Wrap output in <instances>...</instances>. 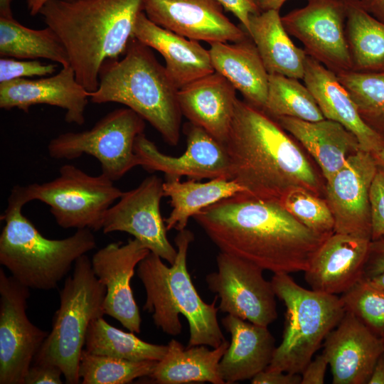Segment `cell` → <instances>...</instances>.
Listing matches in <instances>:
<instances>
[{"label":"cell","instance_id":"6da1fadb","mask_svg":"<svg viewBox=\"0 0 384 384\" xmlns=\"http://www.w3.org/2000/svg\"><path fill=\"white\" fill-rule=\"evenodd\" d=\"M220 252L274 274L305 272L331 235L316 233L280 202L239 193L193 217Z\"/></svg>","mask_w":384,"mask_h":384},{"label":"cell","instance_id":"7a4b0ae2","mask_svg":"<svg viewBox=\"0 0 384 384\" xmlns=\"http://www.w3.org/2000/svg\"><path fill=\"white\" fill-rule=\"evenodd\" d=\"M231 179L253 197L280 202L294 188L321 197L322 181L299 146L277 120L237 99L225 144Z\"/></svg>","mask_w":384,"mask_h":384},{"label":"cell","instance_id":"3957f363","mask_svg":"<svg viewBox=\"0 0 384 384\" xmlns=\"http://www.w3.org/2000/svg\"><path fill=\"white\" fill-rule=\"evenodd\" d=\"M142 0H48L40 14L58 36L76 80L96 90L103 64L124 55Z\"/></svg>","mask_w":384,"mask_h":384},{"label":"cell","instance_id":"277c9868","mask_svg":"<svg viewBox=\"0 0 384 384\" xmlns=\"http://www.w3.org/2000/svg\"><path fill=\"white\" fill-rule=\"evenodd\" d=\"M123 55L103 64L97 89L88 92L90 101L125 105L148 122L167 144L176 146L183 116L178 88L151 48L135 38Z\"/></svg>","mask_w":384,"mask_h":384},{"label":"cell","instance_id":"5b68a950","mask_svg":"<svg viewBox=\"0 0 384 384\" xmlns=\"http://www.w3.org/2000/svg\"><path fill=\"white\" fill-rule=\"evenodd\" d=\"M193 239L189 230L178 231L174 240L177 255L171 267L151 252L139 263L137 273L146 292L143 309L151 314L158 328L171 336L181 333L179 314H183L189 326L187 347L217 348L226 340L217 318L218 297L210 304L202 300L187 269V253Z\"/></svg>","mask_w":384,"mask_h":384},{"label":"cell","instance_id":"8992f818","mask_svg":"<svg viewBox=\"0 0 384 384\" xmlns=\"http://www.w3.org/2000/svg\"><path fill=\"white\" fill-rule=\"evenodd\" d=\"M26 203L14 186L1 216L0 263L29 289H53L80 257L96 247L95 237L84 228L63 239L47 238L23 215Z\"/></svg>","mask_w":384,"mask_h":384},{"label":"cell","instance_id":"52a82bcc","mask_svg":"<svg viewBox=\"0 0 384 384\" xmlns=\"http://www.w3.org/2000/svg\"><path fill=\"white\" fill-rule=\"evenodd\" d=\"M270 282L286 314L282 341L265 370L301 374L346 309L336 294L306 289L289 274H274Z\"/></svg>","mask_w":384,"mask_h":384},{"label":"cell","instance_id":"ba28073f","mask_svg":"<svg viewBox=\"0 0 384 384\" xmlns=\"http://www.w3.org/2000/svg\"><path fill=\"white\" fill-rule=\"evenodd\" d=\"M106 288L95 276L91 260L80 257L59 292L52 329L33 362L58 366L68 384L79 383L80 358L90 323L105 314Z\"/></svg>","mask_w":384,"mask_h":384},{"label":"cell","instance_id":"9c48e42d","mask_svg":"<svg viewBox=\"0 0 384 384\" xmlns=\"http://www.w3.org/2000/svg\"><path fill=\"white\" fill-rule=\"evenodd\" d=\"M18 188L27 203L48 205L60 227L95 231L102 228L106 212L123 193L103 174L91 176L72 164L62 166L51 181Z\"/></svg>","mask_w":384,"mask_h":384},{"label":"cell","instance_id":"30bf717a","mask_svg":"<svg viewBox=\"0 0 384 384\" xmlns=\"http://www.w3.org/2000/svg\"><path fill=\"white\" fill-rule=\"evenodd\" d=\"M144 121L127 107L115 109L90 129L65 132L52 139L48 144V154L58 160L91 155L100 162L102 174L117 181L139 166L134 143L144 133Z\"/></svg>","mask_w":384,"mask_h":384},{"label":"cell","instance_id":"8fae6325","mask_svg":"<svg viewBox=\"0 0 384 384\" xmlns=\"http://www.w3.org/2000/svg\"><path fill=\"white\" fill-rule=\"evenodd\" d=\"M216 262L217 270L208 274L206 281L220 299L219 310L265 326L276 320V295L262 269L223 252L217 255Z\"/></svg>","mask_w":384,"mask_h":384},{"label":"cell","instance_id":"7c38bea8","mask_svg":"<svg viewBox=\"0 0 384 384\" xmlns=\"http://www.w3.org/2000/svg\"><path fill=\"white\" fill-rule=\"evenodd\" d=\"M29 288L0 269V384H24V378L48 333L27 314Z\"/></svg>","mask_w":384,"mask_h":384},{"label":"cell","instance_id":"4fadbf2b","mask_svg":"<svg viewBox=\"0 0 384 384\" xmlns=\"http://www.w3.org/2000/svg\"><path fill=\"white\" fill-rule=\"evenodd\" d=\"M303 8L282 17L289 33L306 54L335 74L352 70L345 24L346 0H307Z\"/></svg>","mask_w":384,"mask_h":384},{"label":"cell","instance_id":"5bb4252c","mask_svg":"<svg viewBox=\"0 0 384 384\" xmlns=\"http://www.w3.org/2000/svg\"><path fill=\"white\" fill-rule=\"evenodd\" d=\"M164 181L156 176L144 178L136 188L123 192L106 212L102 231H119L134 236L151 252L172 265L177 255L169 242L160 211Z\"/></svg>","mask_w":384,"mask_h":384},{"label":"cell","instance_id":"9a60e30c","mask_svg":"<svg viewBox=\"0 0 384 384\" xmlns=\"http://www.w3.org/2000/svg\"><path fill=\"white\" fill-rule=\"evenodd\" d=\"M184 133L186 149L178 156L161 152L144 133L139 134L134 143L139 166L149 172H162L166 178L231 179L230 159L224 144L191 122L185 126Z\"/></svg>","mask_w":384,"mask_h":384},{"label":"cell","instance_id":"2e32d148","mask_svg":"<svg viewBox=\"0 0 384 384\" xmlns=\"http://www.w3.org/2000/svg\"><path fill=\"white\" fill-rule=\"evenodd\" d=\"M378 163L359 150L326 181L324 196L334 219V233L371 240L370 190Z\"/></svg>","mask_w":384,"mask_h":384},{"label":"cell","instance_id":"e0dca14e","mask_svg":"<svg viewBox=\"0 0 384 384\" xmlns=\"http://www.w3.org/2000/svg\"><path fill=\"white\" fill-rule=\"evenodd\" d=\"M217 0H142V11L156 25L209 44L238 42L249 35L224 14Z\"/></svg>","mask_w":384,"mask_h":384},{"label":"cell","instance_id":"ac0fdd59","mask_svg":"<svg viewBox=\"0 0 384 384\" xmlns=\"http://www.w3.org/2000/svg\"><path fill=\"white\" fill-rule=\"evenodd\" d=\"M150 252L137 239L125 244L111 242L93 255L92 268L105 285V314L119 321L132 332H141L139 310L130 287L136 267Z\"/></svg>","mask_w":384,"mask_h":384},{"label":"cell","instance_id":"d6986e66","mask_svg":"<svg viewBox=\"0 0 384 384\" xmlns=\"http://www.w3.org/2000/svg\"><path fill=\"white\" fill-rule=\"evenodd\" d=\"M324 347L322 353L331 366L334 384L368 383L384 352L382 338L348 311L327 335Z\"/></svg>","mask_w":384,"mask_h":384},{"label":"cell","instance_id":"ffe728a7","mask_svg":"<svg viewBox=\"0 0 384 384\" xmlns=\"http://www.w3.org/2000/svg\"><path fill=\"white\" fill-rule=\"evenodd\" d=\"M88 92L76 80L70 65L37 80L16 79L0 82V107L28 112L31 107L45 104L65 110V120L79 126L85 122Z\"/></svg>","mask_w":384,"mask_h":384},{"label":"cell","instance_id":"44dd1931","mask_svg":"<svg viewBox=\"0 0 384 384\" xmlns=\"http://www.w3.org/2000/svg\"><path fill=\"white\" fill-rule=\"evenodd\" d=\"M370 240L334 233L319 247L304 272L311 289L343 294L363 277Z\"/></svg>","mask_w":384,"mask_h":384},{"label":"cell","instance_id":"7402d4cb","mask_svg":"<svg viewBox=\"0 0 384 384\" xmlns=\"http://www.w3.org/2000/svg\"><path fill=\"white\" fill-rule=\"evenodd\" d=\"M181 113L223 144L230 133L237 100L236 89L218 72L178 89Z\"/></svg>","mask_w":384,"mask_h":384},{"label":"cell","instance_id":"603a6c76","mask_svg":"<svg viewBox=\"0 0 384 384\" xmlns=\"http://www.w3.org/2000/svg\"><path fill=\"white\" fill-rule=\"evenodd\" d=\"M303 80L325 119L337 122L351 132L362 150L375 154L384 149V139L363 121L334 72L307 55Z\"/></svg>","mask_w":384,"mask_h":384},{"label":"cell","instance_id":"cb8c5ba5","mask_svg":"<svg viewBox=\"0 0 384 384\" xmlns=\"http://www.w3.org/2000/svg\"><path fill=\"white\" fill-rule=\"evenodd\" d=\"M133 36L162 55L166 72L178 89L215 71L208 50L198 41L156 25L143 11L137 18Z\"/></svg>","mask_w":384,"mask_h":384},{"label":"cell","instance_id":"d4e9b609","mask_svg":"<svg viewBox=\"0 0 384 384\" xmlns=\"http://www.w3.org/2000/svg\"><path fill=\"white\" fill-rule=\"evenodd\" d=\"M222 324L231 342L220 363L219 372L225 383L252 379L270 364L275 341L267 326L228 314Z\"/></svg>","mask_w":384,"mask_h":384},{"label":"cell","instance_id":"484cf974","mask_svg":"<svg viewBox=\"0 0 384 384\" xmlns=\"http://www.w3.org/2000/svg\"><path fill=\"white\" fill-rule=\"evenodd\" d=\"M275 119L313 156L326 181L361 149L356 137L337 122L327 119L309 122L289 117Z\"/></svg>","mask_w":384,"mask_h":384},{"label":"cell","instance_id":"4316f807","mask_svg":"<svg viewBox=\"0 0 384 384\" xmlns=\"http://www.w3.org/2000/svg\"><path fill=\"white\" fill-rule=\"evenodd\" d=\"M214 70L240 92L245 101L263 110L269 74L252 38L238 42H215L208 49Z\"/></svg>","mask_w":384,"mask_h":384},{"label":"cell","instance_id":"83f0119b","mask_svg":"<svg viewBox=\"0 0 384 384\" xmlns=\"http://www.w3.org/2000/svg\"><path fill=\"white\" fill-rule=\"evenodd\" d=\"M247 33L256 46L268 74L303 80L307 54L289 38L279 11L269 10L251 16Z\"/></svg>","mask_w":384,"mask_h":384},{"label":"cell","instance_id":"f1b7e54d","mask_svg":"<svg viewBox=\"0 0 384 384\" xmlns=\"http://www.w3.org/2000/svg\"><path fill=\"white\" fill-rule=\"evenodd\" d=\"M229 345L225 340L213 350L205 345L185 348L178 341L171 339L165 355L157 361L149 377L160 384H225L220 375L219 363Z\"/></svg>","mask_w":384,"mask_h":384},{"label":"cell","instance_id":"f546056e","mask_svg":"<svg viewBox=\"0 0 384 384\" xmlns=\"http://www.w3.org/2000/svg\"><path fill=\"white\" fill-rule=\"evenodd\" d=\"M178 178H166L163 183L164 196L170 198L172 210L165 223L167 230L186 228L188 220L204 208L246 191L233 179L217 178L206 182L189 180L182 182Z\"/></svg>","mask_w":384,"mask_h":384},{"label":"cell","instance_id":"4dcf8cb0","mask_svg":"<svg viewBox=\"0 0 384 384\" xmlns=\"http://www.w3.org/2000/svg\"><path fill=\"white\" fill-rule=\"evenodd\" d=\"M346 5L352 71L384 73V23L368 14L359 0H346Z\"/></svg>","mask_w":384,"mask_h":384},{"label":"cell","instance_id":"1f68e13d","mask_svg":"<svg viewBox=\"0 0 384 384\" xmlns=\"http://www.w3.org/2000/svg\"><path fill=\"white\" fill-rule=\"evenodd\" d=\"M0 55L25 60L44 58L62 67L70 65L65 47L50 27L30 28L14 16H0Z\"/></svg>","mask_w":384,"mask_h":384},{"label":"cell","instance_id":"d6a6232c","mask_svg":"<svg viewBox=\"0 0 384 384\" xmlns=\"http://www.w3.org/2000/svg\"><path fill=\"white\" fill-rule=\"evenodd\" d=\"M85 349L93 354L132 361H159L165 355L167 345L144 341L134 332L123 331L100 317L89 326Z\"/></svg>","mask_w":384,"mask_h":384},{"label":"cell","instance_id":"836d02e7","mask_svg":"<svg viewBox=\"0 0 384 384\" xmlns=\"http://www.w3.org/2000/svg\"><path fill=\"white\" fill-rule=\"evenodd\" d=\"M274 119L289 117L309 122L324 119L308 87L298 79L269 74L268 92L262 110Z\"/></svg>","mask_w":384,"mask_h":384},{"label":"cell","instance_id":"e575fe53","mask_svg":"<svg viewBox=\"0 0 384 384\" xmlns=\"http://www.w3.org/2000/svg\"><path fill=\"white\" fill-rule=\"evenodd\" d=\"M336 75L363 121L384 139V73L350 70Z\"/></svg>","mask_w":384,"mask_h":384},{"label":"cell","instance_id":"d590c367","mask_svg":"<svg viewBox=\"0 0 384 384\" xmlns=\"http://www.w3.org/2000/svg\"><path fill=\"white\" fill-rule=\"evenodd\" d=\"M157 361H132L97 355L82 350L78 375L82 384H125L149 376Z\"/></svg>","mask_w":384,"mask_h":384},{"label":"cell","instance_id":"8d00e7d4","mask_svg":"<svg viewBox=\"0 0 384 384\" xmlns=\"http://www.w3.org/2000/svg\"><path fill=\"white\" fill-rule=\"evenodd\" d=\"M340 298L346 311L356 315L376 335H384V291L362 278Z\"/></svg>","mask_w":384,"mask_h":384},{"label":"cell","instance_id":"74e56055","mask_svg":"<svg viewBox=\"0 0 384 384\" xmlns=\"http://www.w3.org/2000/svg\"><path fill=\"white\" fill-rule=\"evenodd\" d=\"M282 205L299 222L323 234L334 233V219L326 201L303 188H294L281 200Z\"/></svg>","mask_w":384,"mask_h":384},{"label":"cell","instance_id":"f35d334b","mask_svg":"<svg viewBox=\"0 0 384 384\" xmlns=\"http://www.w3.org/2000/svg\"><path fill=\"white\" fill-rule=\"evenodd\" d=\"M57 65L38 60L0 58V82L31 77H45L55 73Z\"/></svg>","mask_w":384,"mask_h":384},{"label":"cell","instance_id":"ab89813d","mask_svg":"<svg viewBox=\"0 0 384 384\" xmlns=\"http://www.w3.org/2000/svg\"><path fill=\"white\" fill-rule=\"evenodd\" d=\"M371 240L384 235V166L378 164L370 190Z\"/></svg>","mask_w":384,"mask_h":384},{"label":"cell","instance_id":"60d3db41","mask_svg":"<svg viewBox=\"0 0 384 384\" xmlns=\"http://www.w3.org/2000/svg\"><path fill=\"white\" fill-rule=\"evenodd\" d=\"M61 369L48 363L33 362L25 378L24 384H61Z\"/></svg>","mask_w":384,"mask_h":384},{"label":"cell","instance_id":"b9f144b4","mask_svg":"<svg viewBox=\"0 0 384 384\" xmlns=\"http://www.w3.org/2000/svg\"><path fill=\"white\" fill-rule=\"evenodd\" d=\"M384 273V235L370 242L363 278Z\"/></svg>","mask_w":384,"mask_h":384},{"label":"cell","instance_id":"7bdbcfd3","mask_svg":"<svg viewBox=\"0 0 384 384\" xmlns=\"http://www.w3.org/2000/svg\"><path fill=\"white\" fill-rule=\"evenodd\" d=\"M227 11L240 21L246 32L249 29L250 18L261 13L256 0H217Z\"/></svg>","mask_w":384,"mask_h":384},{"label":"cell","instance_id":"ee69618b","mask_svg":"<svg viewBox=\"0 0 384 384\" xmlns=\"http://www.w3.org/2000/svg\"><path fill=\"white\" fill-rule=\"evenodd\" d=\"M329 362L324 353L317 356L305 367L302 374L301 384H323Z\"/></svg>","mask_w":384,"mask_h":384},{"label":"cell","instance_id":"f6af8a7d","mask_svg":"<svg viewBox=\"0 0 384 384\" xmlns=\"http://www.w3.org/2000/svg\"><path fill=\"white\" fill-rule=\"evenodd\" d=\"M302 375L279 370H264L251 379L252 384H301Z\"/></svg>","mask_w":384,"mask_h":384},{"label":"cell","instance_id":"bcb514c9","mask_svg":"<svg viewBox=\"0 0 384 384\" xmlns=\"http://www.w3.org/2000/svg\"><path fill=\"white\" fill-rule=\"evenodd\" d=\"M363 8L384 23V0H359Z\"/></svg>","mask_w":384,"mask_h":384},{"label":"cell","instance_id":"7dc6e473","mask_svg":"<svg viewBox=\"0 0 384 384\" xmlns=\"http://www.w3.org/2000/svg\"><path fill=\"white\" fill-rule=\"evenodd\" d=\"M368 383L384 384V352L378 357Z\"/></svg>","mask_w":384,"mask_h":384},{"label":"cell","instance_id":"c3c4849f","mask_svg":"<svg viewBox=\"0 0 384 384\" xmlns=\"http://www.w3.org/2000/svg\"><path fill=\"white\" fill-rule=\"evenodd\" d=\"M261 12L269 10L279 11L287 0H256Z\"/></svg>","mask_w":384,"mask_h":384},{"label":"cell","instance_id":"681fc988","mask_svg":"<svg viewBox=\"0 0 384 384\" xmlns=\"http://www.w3.org/2000/svg\"><path fill=\"white\" fill-rule=\"evenodd\" d=\"M11 2L12 0H0V16L13 17Z\"/></svg>","mask_w":384,"mask_h":384},{"label":"cell","instance_id":"f907efd6","mask_svg":"<svg viewBox=\"0 0 384 384\" xmlns=\"http://www.w3.org/2000/svg\"><path fill=\"white\" fill-rule=\"evenodd\" d=\"M364 279L371 284L384 291V273Z\"/></svg>","mask_w":384,"mask_h":384},{"label":"cell","instance_id":"816d5d0a","mask_svg":"<svg viewBox=\"0 0 384 384\" xmlns=\"http://www.w3.org/2000/svg\"><path fill=\"white\" fill-rule=\"evenodd\" d=\"M373 154L378 163L384 166V149Z\"/></svg>","mask_w":384,"mask_h":384},{"label":"cell","instance_id":"f5cc1de1","mask_svg":"<svg viewBox=\"0 0 384 384\" xmlns=\"http://www.w3.org/2000/svg\"><path fill=\"white\" fill-rule=\"evenodd\" d=\"M384 343V335L381 337Z\"/></svg>","mask_w":384,"mask_h":384}]
</instances>
